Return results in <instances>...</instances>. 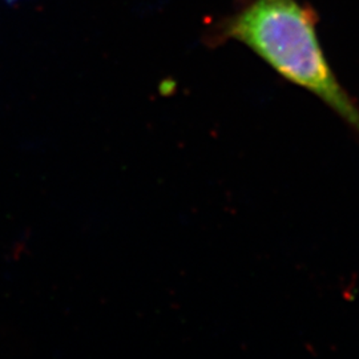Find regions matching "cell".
I'll return each instance as SVG.
<instances>
[{
  "label": "cell",
  "instance_id": "7a4b0ae2",
  "mask_svg": "<svg viewBox=\"0 0 359 359\" xmlns=\"http://www.w3.org/2000/svg\"><path fill=\"white\" fill-rule=\"evenodd\" d=\"M7 3H18V1H20V0H6Z\"/></svg>",
  "mask_w": 359,
  "mask_h": 359
},
{
  "label": "cell",
  "instance_id": "6da1fadb",
  "mask_svg": "<svg viewBox=\"0 0 359 359\" xmlns=\"http://www.w3.org/2000/svg\"><path fill=\"white\" fill-rule=\"evenodd\" d=\"M318 15L304 0H249L213 27V39L236 40L283 80L308 90L359 136V103L335 75L318 36Z\"/></svg>",
  "mask_w": 359,
  "mask_h": 359
}]
</instances>
